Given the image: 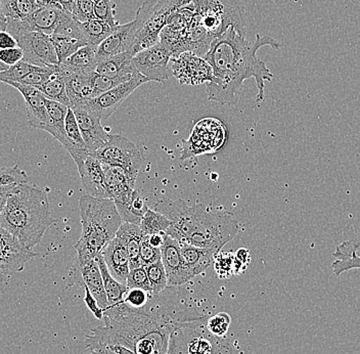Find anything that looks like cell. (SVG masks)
Here are the masks:
<instances>
[{
	"label": "cell",
	"instance_id": "obj_1",
	"mask_svg": "<svg viewBox=\"0 0 360 354\" xmlns=\"http://www.w3.org/2000/svg\"><path fill=\"white\" fill-rule=\"evenodd\" d=\"M173 288L150 294L141 308H129L124 302L108 308L105 324L91 329L85 343L122 345L135 354L167 353L175 329L206 317Z\"/></svg>",
	"mask_w": 360,
	"mask_h": 354
},
{
	"label": "cell",
	"instance_id": "obj_2",
	"mask_svg": "<svg viewBox=\"0 0 360 354\" xmlns=\"http://www.w3.org/2000/svg\"><path fill=\"white\" fill-rule=\"evenodd\" d=\"M270 46L281 47L280 42L269 36L256 34L255 42L247 39L231 27L224 34L214 38L204 58L212 67L214 78L207 83L206 94L209 101L221 105L235 106L244 81L254 78L257 85L256 101H264L265 82L274 78L265 63L258 58L259 49Z\"/></svg>",
	"mask_w": 360,
	"mask_h": 354
},
{
	"label": "cell",
	"instance_id": "obj_3",
	"mask_svg": "<svg viewBox=\"0 0 360 354\" xmlns=\"http://www.w3.org/2000/svg\"><path fill=\"white\" fill-rule=\"evenodd\" d=\"M154 210L171 222L165 234L179 243L220 251L240 231V225L229 211H211L206 205L188 206L184 200L159 201Z\"/></svg>",
	"mask_w": 360,
	"mask_h": 354
},
{
	"label": "cell",
	"instance_id": "obj_4",
	"mask_svg": "<svg viewBox=\"0 0 360 354\" xmlns=\"http://www.w3.org/2000/svg\"><path fill=\"white\" fill-rule=\"evenodd\" d=\"M56 222L47 194L28 184H17L0 215V227L31 250Z\"/></svg>",
	"mask_w": 360,
	"mask_h": 354
},
{
	"label": "cell",
	"instance_id": "obj_5",
	"mask_svg": "<svg viewBox=\"0 0 360 354\" xmlns=\"http://www.w3.org/2000/svg\"><path fill=\"white\" fill-rule=\"evenodd\" d=\"M79 209L82 233L74 246L77 251L75 263L84 265L96 259L116 238L123 220L112 199H96L84 195L79 200Z\"/></svg>",
	"mask_w": 360,
	"mask_h": 354
},
{
	"label": "cell",
	"instance_id": "obj_6",
	"mask_svg": "<svg viewBox=\"0 0 360 354\" xmlns=\"http://www.w3.org/2000/svg\"><path fill=\"white\" fill-rule=\"evenodd\" d=\"M193 0H145L135 15L134 40L128 53L132 56L159 44L169 20Z\"/></svg>",
	"mask_w": 360,
	"mask_h": 354
},
{
	"label": "cell",
	"instance_id": "obj_7",
	"mask_svg": "<svg viewBox=\"0 0 360 354\" xmlns=\"http://www.w3.org/2000/svg\"><path fill=\"white\" fill-rule=\"evenodd\" d=\"M200 23L213 38L231 27L247 36V13L242 0H193Z\"/></svg>",
	"mask_w": 360,
	"mask_h": 354
},
{
	"label": "cell",
	"instance_id": "obj_8",
	"mask_svg": "<svg viewBox=\"0 0 360 354\" xmlns=\"http://www.w3.org/2000/svg\"><path fill=\"white\" fill-rule=\"evenodd\" d=\"M6 30L18 42L24 53L25 62L38 67L58 66V58L51 36L22 28L18 20H8Z\"/></svg>",
	"mask_w": 360,
	"mask_h": 354
},
{
	"label": "cell",
	"instance_id": "obj_9",
	"mask_svg": "<svg viewBox=\"0 0 360 354\" xmlns=\"http://www.w3.org/2000/svg\"><path fill=\"white\" fill-rule=\"evenodd\" d=\"M103 164L120 167L132 182H136L145 156L136 144L123 135L110 134L109 141L94 155Z\"/></svg>",
	"mask_w": 360,
	"mask_h": 354
},
{
	"label": "cell",
	"instance_id": "obj_10",
	"mask_svg": "<svg viewBox=\"0 0 360 354\" xmlns=\"http://www.w3.org/2000/svg\"><path fill=\"white\" fill-rule=\"evenodd\" d=\"M36 256L37 253L33 250L22 246L15 236L0 227V283L8 284Z\"/></svg>",
	"mask_w": 360,
	"mask_h": 354
},
{
	"label": "cell",
	"instance_id": "obj_11",
	"mask_svg": "<svg viewBox=\"0 0 360 354\" xmlns=\"http://www.w3.org/2000/svg\"><path fill=\"white\" fill-rule=\"evenodd\" d=\"M173 55L166 45L159 42L148 49L139 51L132 58L135 68L139 74L148 81L168 80L172 75L169 69V63L172 60Z\"/></svg>",
	"mask_w": 360,
	"mask_h": 354
},
{
	"label": "cell",
	"instance_id": "obj_12",
	"mask_svg": "<svg viewBox=\"0 0 360 354\" xmlns=\"http://www.w3.org/2000/svg\"><path fill=\"white\" fill-rule=\"evenodd\" d=\"M171 62L172 76L181 85L198 87L213 80V69L210 64L202 56H197L191 51L180 53L172 58Z\"/></svg>",
	"mask_w": 360,
	"mask_h": 354
},
{
	"label": "cell",
	"instance_id": "obj_13",
	"mask_svg": "<svg viewBox=\"0 0 360 354\" xmlns=\"http://www.w3.org/2000/svg\"><path fill=\"white\" fill-rule=\"evenodd\" d=\"M146 82H150V81L139 74V75L135 76L130 80L126 81L122 84L114 87L109 91L101 94L98 98L92 99L85 103L92 111L96 112L101 117V120H108L135 89H139L141 85L145 84Z\"/></svg>",
	"mask_w": 360,
	"mask_h": 354
},
{
	"label": "cell",
	"instance_id": "obj_14",
	"mask_svg": "<svg viewBox=\"0 0 360 354\" xmlns=\"http://www.w3.org/2000/svg\"><path fill=\"white\" fill-rule=\"evenodd\" d=\"M160 249L161 260L167 274L168 287L184 285L195 277L184 263L179 241L168 236L167 234H164V243Z\"/></svg>",
	"mask_w": 360,
	"mask_h": 354
},
{
	"label": "cell",
	"instance_id": "obj_15",
	"mask_svg": "<svg viewBox=\"0 0 360 354\" xmlns=\"http://www.w3.org/2000/svg\"><path fill=\"white\" fill-rule=\"evenodd\" d=\"M75 114L81 134L86 144L90 154L94 155L108 141L110 134L101 126V117L86 105L71 108Z\"/></svg>",
	"mask_w": 360,
	"mask_h": 354
},
{
	"label": "cell",
	"instance_id": "obj_16",
	"mask_svg": "<svg viewBox=\"0 0 360 354\" xmlns=\"http://www.w3.org/2000/svg\"><path fill=\"white\" fill-rule=\"evenodd\" d=\"M70 274H71L74 283L77 284L80 287L89 289L94 298L98 300V304L103 311L109 308L100 266L96 259H92L84 265L74 263Z\"/></svg>",
	"mask_w": 360,
	"mask_h": 354
},
{
	"label": "cell",
	"instance_id": "obj_17",
	"mask_svg": "<svg viewBox=\"0 0 360 354\" xmlns=\"http://www.w3.org/2000/svg\"><path fill=\"white\" fill-rule=\"evenodd\" d=\"M11 87L22 94L27 109V124L35 129L44 130L49 123L46 101L44 94L36 87L21 83H11Z\"/></svg>",
	"mask_w": 360,
	"mask_h": 354
},
{
	"label": "cell",
	"instance_id": "obj_18",
	"mask_svg": "<svg viewBox=\"0 0 360 354\" xmlns=\"http://www.w3.org/2000/svg\"><path fill=\"white\" fill-rule=\"evenodd\" d=\"M105 170V187L110 198L114 201L117 210L128 206L131 202L135 191V182L128 177L120 167L103 164Z\"/></svg>",
	"mask_w": 360,
	"mask_h": 354
},
{
	"label": "cell",
	"instance_id": "obj_19",
	"mask_svg": "<svg viewBox=\"0 0 360 354\" xmlns=\"http://www.w3.org/2000/svg\"><path fill=\"white\" fill-rule=\"evenodd\" d=\"M66 82L71 107L83 105L94 99V81L96 72H60Z\"/></svg>",
	"mask_w": 360,
	"mask_h": 354
},
{
	"label": "cell",
	"instance_id": "obj_20",
	"mask_svg": "<svg viewBox=\"0 0 360 354\" xmlns=\"http://www.w3.org/2000/svg\"><path fill=\"white\" fill-rule=\"evenodd\" d=\"M78 171L83 188L87 195L96 198V199H111L107 187H105V170H103V163L98 158L90 155L84 162V165Z\"/></svg>",
	"mask_w": 360,
	"mask_h": 354
},
{
	"label": "cell",
	"instance_id": "obj_21",
	"mask_svg": "<svg viewBox=\"0 0 360 354\" xmlns=\"http://www.w3.org/2000/svg\"><path fill=\"white\" fill-rule=\"evenodd\" d=\"M134 23L119 25L109 37L105 38L96 49V61L98 63L111 56L129 51L134 40Z\"/></svg>",
	"mask_w": 360,
	"mask_h": 354
},
{
	"label": "cell",
	"instance_id": "obj_22",
	"mask_svg": "<svg viewBox=\"0 0 360 354\" xmlns=\"http://www.w3.org/2000/svg\"><path fill=\"white\" fill-rule=\"evenodd\" d=\"M67 11L55 6H39L28 18L19 21L22 28L30 31H37L51 35L60 25Z\"/></svg>",
	"mask_w": 360,
	"mask_h": 354
},
{
	"label": "cell",
	"instance_id": "obj_23",
	"mask_svg": "<svg viewBox=\"0 0 360 354\" xmlns=\"http://www.w3.org/2000/svg\"><path fill=\"white\" fill-rule=\"evenodd\" d=\"M107 265L110 274L117 281L126 285L129 274V256L122 241L119 238L112 239L109 245L101 253Z\"/></svg>",
	"mask_w": 360,
	"mask_h": 354
},
{
	"label": "cell",
	"instance_id": "obj_24",
	"mask_svg": "<svg viewBox=\"0 0 360 354\" xmlns=\"http://www.w3.org/2000/svg\"><path fill=\"white\" fill-rule=\"evenodd\" d=\"M132 58L134 56L128 51L111 56L98 63L96 72L105 77L115 79L120 81L121 83L126 82L135 76L139 75V72L135 68Z\"/></svg>",
	"mask_w": 360,
	"mask_h": 354
},
{
	"label": "cell",
	"instance_id": "obj_25",
	"mask_svg": "<svg viewBox=\"0 0 360 354\" xmlns=\"http://www.w3.org/2000/svg\"><path fill=\"white\" fill-rule=\"evenodd\" d=\"M65 130H66V144L64 148L68 153L72 156L78 170L84 165V162L89 157L90 152L87 148L86 144L81 134L80 128H79L78 122L76 120L75 114L73 110L69 108V111L65 121Z\"/></svg>",
	"mask_w": 360,
	"mask_h": 354
},
{
	"label": "cell",
	"instance_id": "obj_26",
	"mask_svg": "<svg viewBox=\"0 0 360 354\" xmlns=\"http://www.w3.org/2000/svg\"><path fill=\"white\" fill-rule=\"evenodd\" d=\"M143 236L145 234L139 225L129 222H123L116 234L117 238L122 241L127 250L130 270L141 266L139 255H141V241Z\"/></svg>",
	"mask_w": 360,
	"mask_h": 354
},
{
	"label": "cell",
	"instance_id": "obj_27",
	"mask_svg": "<svg viewBox=\"0 0 360 354\" xmlns=\"http://www.w3.org/2000/svg\"><path fill=\"white\" fill-rule=\"evenodd\" d=\"M180 250L184 263L193 272V277L204 274L214 260L215 250L195 247L188 243H180Z\"/></svg>",
	"mask_w": 360,
	"mask_h": 354
},
{
	"label": "cell",
	"instance_id": "obj_28",
	"mask_svg": "<svg viewBox=\"0 0 360 354\" xmlns=\"http://www.w3.org/2000/svg\"><path fill=\"white\" fill-rule=\"evenodd\" d=\"M359 244L356 241H345L337 246L334 252L333 272L336 276L351 270H360V256L357 254Z\"/></svg>",
	"mask_w": 360,
	"mask_h": 354
},
{
	"label": "cell",
	"instance_id": "obj_29",
	"mask_svg": "<svg viewBox=\"0 0 360 354\" xmlns=\"http://www.w3.org/2000/svg\"><path fill=\"white\" fill-rule=\"evenodd\" d=\"M98 47L87 44L81 47L74 55L58 64L60 72H94L98 66L96 61Z\"/></svg>",
	"mask_w": 360,
	"mask_h": 354
},
{
	"label": "cell",
	"instance_id": "obj_30",
	"mask_svg": "<svg viewBox=\"0 0 360 354\" xmlns=\"http://www.w3.org/2000/svg\"><path fill=\"white\" fill-rule=\"evenodd\" d=\"M47 114H49V123L45 132L53 135V137L63 146L66 144V130H65V121L69 107L56 103L53 101H46Z\"/></svg>",
	"mask_w": 360,
	"mask_h": 354
},
{
	"label": "cell",
	"instance_id": "obj_31",
	"mask_svg": "<svg viewBox=\"0 0 360 354\" xmlns=\"http://www.w3.org/2000/svg\"><path fill=\"white\" fill-rule=\"evenodd\" d=\"M96 263L100 266L101 277H103V287H105V295H107L108 304L109 308L116 305V304L123 302L124 296L128 291L127 286L121 284L117 281L114 277L110 274L107 265L103 260V256L98 255L96 258Z\"/></svg>",
	"mask_w": 360,
	"mask_h": 354
},
{
	"label": "cell",
	"instance_id": "obj_32",
	"mask_svg": "<svg viewBox=\"0 0 360 354\" xmlns=\"http://www.w3.org/2000/svg\"><path fill=\"white\" fill-rule=\"evenodd\" d=\"M37 89L44 94L47 100L56 101V103H62L69 108L71 107V101L68 96L66 82H65L62 74L58 72V71L51 76L47 82Z\"/></svg>",
	"mask_w": 360,
	"mask_h": 354
},
{
	"label": "cell",
	"instance_id": "obj_33",
	"mask_svg": "<svg viewBox=\"0 0 360 354\" xmlns=\"http://www.w3.org/2000/svg\"><path fill=\"white\" fill-rule=\"evenodd\" d=\"M81 29L84 34L87 44L98 47V45L109 37L115 30L108 23L101 21L98 18L89 20L87 22L81 23Z\"/></svg>",
	"mask_w": 360,
	"mask_h": 354
},
{
	"label": "cell",
	"instance_id": "obj_34",
	"mask_svg": "<svg viewBox=\"0 0 360 354\" xmlns=\"http://www.w3.org/2000/svg\"><path fill=\"white\" fill-rule=\"evenodd\" d=\"M51 36L56 55H58V64L74 55L81 47L89 44L85 40L70 37V36L62 35V34H53Z\"/></svg>",
	"mask_w": 360,
	"mask_h": 354
},
{
	"label": "cell",
	"instance_id": "obj_35",
	"mask_svg": "<svg viewBox=\"0 0 360 354\" xmlns=\"http://www.w3.org/2000/svg\"><path fill=\"white\" fill-rule=\"evenodd\" d=\"M148 205L146 201L143 199L139 191L135 189L134 196H132L131 202L128 206L119 209V215L122 218L123 222L134 223V225H141V220L148 210Z\"/></svg>",
	"mask_w": 360,
	"mask_h": 354
},
{
	"label": "cell",
	"instance_id": "obj_36",
	"mask_svg": "<svg viewBox=\"0 0 360 354\" xmlns=\"http://www.w3.org/2000/svg\"><path fill=\"white\" fill-rule=\"evenodd\" d=\"M39 8L36 0H8L4 6V17L8 20H22L28 18Z\"/></svg>",
	"mask_w": 360,
	"mask_h": 354
},
{
	"label": "cell",
	"instance_id": "obj_37",
	"mask_svg": "<svg viewBox=\"0 0 360 354\" xmlns=\"http://www.w3.org/2000/svg\"><path fill=\"white\" fill-rule=\"evenodd\" d=\"M171 225L170 220L163 214L148 209L141 220V227L145 236H150V234L166 233V231Z\"/></svg>",
	"mask_w": 360,
	"mask_h": 354
},
{
	"label": "cell",
	"instance_id": "obj_38",
	"mask_svg": "<svg viewBox=\"0 0 360 354\" xmlns=\"http://www.w3.org/2000/svg\"><path fill=\"white\" fill-rule=\"evenodd\" d=\"M199 321H201V320H199ZM199 321L190 322V324H184V326L175 329L172 334H171L168 350L166 354H190L188 353V338H190L191 327Z\"/></svg>",
	"mask_w": 360,
	"mask_h": 354
},
{
	"label": "cell",
	"instance_id": "obj_39",
	"mask_svg": "<svg viewBox=\"0 0 360 354\" xmlns=\"http://www.w3.org/2000/svg\"><path fill=\"white\" fill-rule=\"evenodd\" d=\"M145 268L150 285H152V294H159L162 291L168 288L167 274H166L165 267H164L162 260L157 261Z\"/></svg>",
	"mask_w": 360,
	"mask_h": 354
},
{
	"label": "cell",
	"instance_id": "obj_40",
	"mask_svg": "<svg viewBox=\"0 0 360 354\" xmlns=\"http://www.w3.org/2000/svg\"><path fill=\"white\" fill-rule=\"evenodd\" d=\"M37 67L29 64L25 61H21L18 64L8 68L6 71L0 72V82L6 83L8 85H11V83H20L22 78L26 77Z\"/></svg>",
	"mask_w": 360,
	"mask_h": 354
},
{
	"label": "cell",
	"instance_id": "obj_41",
	"mask_svg": "<svg viewBox=\"0 0 360 354\" xmlns=\"http://www.w3.org/2000/svg\"><path fill=\"white\" fill-rule=\"evenodd\" d=\"M213 263L216 274L221 279H226L235 274V253L233 252H216Z\"/></svg>",
	"mask_w": 360,
	"mask_h": 354
},
{
	"label": "cell",
	"instance_id": "obj_42",
	"mask_svg": "<svg viewBox=\"0 0 360 354\" xmlns=\"http://www.w3.org/2000/svg\"><path fill=\"white\" fill-rule=\"evenodd\" d=\"M94 15L114 29L120 25L116 19V4L112 0H96Z\"/></svg>",
	"mask_w": 360,
	"mask_h": 354
},
{
	"label": "cell",
	"instance_id": "obj_43",
	"mask_svg": "<svg viewBox=\"0 0 360 354\" xmlns=\"http://www.w3.org/2000/svg\"><path fill=\"white\" fill-rule=\"evenodd\" d=\"M231 322V315L229 313L219 312L213 317H208L206 324L207 330L215 337H225L226 333L229 332Z\"/></svg>",
	"mask_w": 360,
	"mask_h": 354
},
{
	"label": "cell",
	"instance_id": "obj_44",
	"mask_svg": "<svg viewBox=\"0 0 360 354\" xmlns=\"http://www.w3.org/2000/svg\"><path fill=\"white\" fill-rule=\"evenodd\" d=\"M28 182V175L19 165L0 167V186L21 184Z\"/></svg>",
	"mask_w": 360,
	"mask_h": 354
},
{
	"label": "cell",
	"instance_id": "obj_45",
	"mask_svg": "<svg viewBox=\"0 0 360 354\" xmlns=\"http://www.w3.org/2000/svg\"><path fill=\"white\" fill-rule=\"evenodd\" d=\"M126 286L128 289H143L148 293H153L152 285L143 266L130 270Z\"/></svg>",
	"mask_w": 360,
	"mask_h": 354
},
{
	"label": "cell",
	"instance_id": "obj_46",
	"mask_svg": "<svg viewBox=\"0 0 360 354\" xmlns=\"http://www.w3.org/2000/svg\"><path fill=\"white\" fill-rule=\"evenodd\" d=\"M139 257H141V266L146 267V266L161 260V249L150 245L148 236H143Z\"/></svg>",
	"mask_w": 360,
	"mask_h": 354
},
{
	"label": "cell",
	"instance_id": "obj_47",
	"mask_svg": "<svg viewBox=\"0 0 360 354\" xmlns=\"http://www.w3.org/2000/svg\"><path fill=\"white\" fill-rule=\"evenodd\" d=\"M72 15L80 23L87 22L96 18L94 0H76Z\"/></svg>",
	"mask_w": 360,
	"mask_h": 354
},
{
	"label": "cell",
	"instance_id": "obj_48",
	"mask_svg": "<svg viewBox=\"0 0 360 354\" xmlns=\"http://www.w3.org/2000/svg\"><path fill=\"white\" fill-rule=\"evenodd\" d=\"M152 293L146 292L143 289H128L124 296L123 302L131 308H141L148 303Z\"/></svg>",
	"mask_w": 360,
	"mask_h": 354
},
{
	"label": "cell",
	"instance_id": "obj_49",
	"mask_svg": "<svg viewBox=\"0 0 360 354\" xmlns=\"http://www.w3.org/2000/svg\"><path fill=\"white\" fill-rule=\"evenodd\" d=\"M90 354H135L119 344L98 343L86 345Z\"/></svg>",
	"mask_w": 360,
	"mask_h": 354
},
{
	"label": "cell",
	"instance_id": "obj_50",
	"mask_svg": "<svg viewBox=\"0 0 360 354\" xmlns=\"http://www.w3.org/2000/svg\"><path fill=\"white\" fill-rule=\"evenodd\" d=\"M24 60V53L19 46L0 51V62L11 67Z\"/></svg>",
	"mask_w": 360,
	"mask_h": 354
},
{
	"label": "cell",
	"instance_id": "obj_51",
	"mask_svg": "<svg viewBox=\"0 0 360 354\" xmlns=\"http://www.w3.org/2000/svg\"><path fill=\"white\" fill-rule=\"evenodd\" d=\"M212 354H238L235 344L226 337H214Z\"/></svg>",
	"mask_w": 360,
	"mask_h": 354
},
{
	"label": "cell",
	"instance_id": "obj_52",
	"mask_svg": "<svg viewBox=\"0 0 360 354\" xmlns=\"http://www.w3.org/2000/svg\"><path fill=\"white\" fill-rule=\"evenodd\" d=\"M251 261V253L249 250L240 248L235 254V274H240L249 265Z\"/></svg>",
	"mask_w": 360,
	"mask_h": 354
},
{
	"label": "cell",
	"instance_id": "obj_53",
	"mask_svg": "<svg viewBox=\"0 0 360 354\" xmlns=\"http://www.w3.org/2000/svg\"><path fill=\"white\" fill-rule=\"evenodd\" d=\"M85 291V296H84V302L86 304L89 310L94 313V317L98 320H103V315H105V311H103V308H101L100 304H98V300L94 298V295L91 294V292L86 287L83 288Z\"/></svg>",
	"mask_w": 360,
	"mask_h": 354
},
{
	"label": "cell",
	"instance_id": "obj_54",
	"mask_svg": "<svg viewBox=\"0 0 360 354\" xmlns=\"http://www.w3.org/2000/svg\"><path fill=\"white\" fill-rule=\"evenodd\" d=\"M18 47L15 38L6 30H0V51L1 49H13Z\"/></svg>",
	"mask_w": 360,
	"mask_h": 354
},
{
	"label": "cell",
	"instance_id": "obj_55",
	"mask_svg": "<svg viewBox=\"0 0 360 354\" xmlns=\"http://www.w3.org/2000/svg\"><path fill=\"white\" fill-rule=\"evenodd\" d=\"M15 187H17V184L0 186V215H1L2 211H4V207H6V203H8L11 196L13 195Z\"/></svg>",
	"mask_w": 360,
	"mask_h": 354
},
{
	"label": "cell",
	"instance_id": "obj_56",
	"mask_svg": "<svg viewBox=\"0 0 360 354\" xmlns=\"http://www.w3.org/2000/svg\"><path fill=\"white\" fill-rule=\"evenodd\" d=\"M164 234L165 233L155 234L148 236V242H150V245L154 246V247L161 248L164 243Z\"/></svg>",
	"mask_w": 360,
	"mask_h": 354
},
{
	"label": "cell",
	"instance_id": "obj_57",
	"mask_svg": "<svg viewBox=\"0 0 360 354\" xmlns=\"http://www.w3.org/2000/svg\"><path fill=\"white\" fill-rule=\"evenodd\" d=\"M58 2L62 6L63 10L72 13L76 0H58Z\"/></svg>",
	"mask_w": 360,
	"mask_h": 354
},
{
	"label": "cell",
	"instance_id": "obj_58",
	"mask_svg": "<svg viewBox=\"0 0 360 354\" xmlns=\"http://www.w3.org/2000/svg\"><path fill=\"white\" fill-rule=\"evenodd\" d=\"M39 6H55V8H63L58 0H36Z\"/></svg>",
	"mask_w": 360,
	"mask_h": 354
},
{
	"label": "cell",
	"instance_id": "obj_59",
	"mask_svg": "<svg viewBox=\"0 0 360 354\" xmlns=\"http://www.w3.org/2000/svg\"><path fill=\"white\" fill-rule=\"evenodd\" d=\"M6 17H4V8H2V2L1 0H0V28L6 30Z\"/></svg>",
	"mask_w": 360,
	"mask_h": 354
},
{
	"label": "cell",
	"instance_id": "obj_60",
	"mask_svg": "<svg viewBox=\"0 0 360 354\" xmlns=\"http://www.w3.org/2000/svg\"><path fill=\"white\" fill-rule=\"evenodd\" d=\"M0 30H4V29L0 28ZM8 66H6V65H4V63L0 62V72L6 71V70L8 69Z\"/></svg>",
	"mask_w": 360,
	"mask_h": 354
},
{
	"label": "cell",
	"instance_id": "obj_61",
	"mask_svg": "<svg viewBox=\"0 0 360 354\" xmlns=\"http://www.w3.org/2000/svg\"><path fill=\"white\" fill-rule=\"evenodd\" d=\"M8 0H1L2 2V8H4V6H6V2H8Z\"/></svg>",
	"mask_w": 360,
	"mask_h": 354
},
{
	"label": "cell",
	"instance_id": "obj_62",
	"mask_svg": "<svg viewBox=\"0 0 360 354\" xmlns=\"http://www.w3.org/2000/svg\"><path fill=\"white\" fill-rule=\"evenodd\" d=\"M94 1H96V0H94Z\"/></svg>",
	"mask_w": 360,
	"mask_h": 354
}]
</instances>
